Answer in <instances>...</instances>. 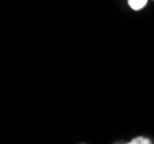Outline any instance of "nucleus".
<instances>
[{
  "label": "nucleus",
  "instance_id": "f257e3e1",
  "mask_svg": "<svg viewBox=\"0 0 154 144\" xmlns=\"http://www.w3.org/2000/svg\"><path fill=\"white\" fill-rule=\"evenodd\" d=\"M128 4L133 10H140L146 6L147 0H128Z\"/></svg>",
  "mask_w": 154,
  "mask_h": 144
},
{
  "label": "nucleus",
  "instance_id": "f03ea898",
  "mask_svg": "<svg viewBox=\"0 0 154 144\" xmlns=\"http://www.w3.org/2000/svg\"><path fill=\"white\" fill-rule=\"evenodd\" d=\"M129 143L130 144H151L152 142H151V140L147 138V137L138 136V137H136V138H133V140H131Z\"/></svg>",
  "mask_w": 154,
  "mask_h": 144
}]
</instances>
